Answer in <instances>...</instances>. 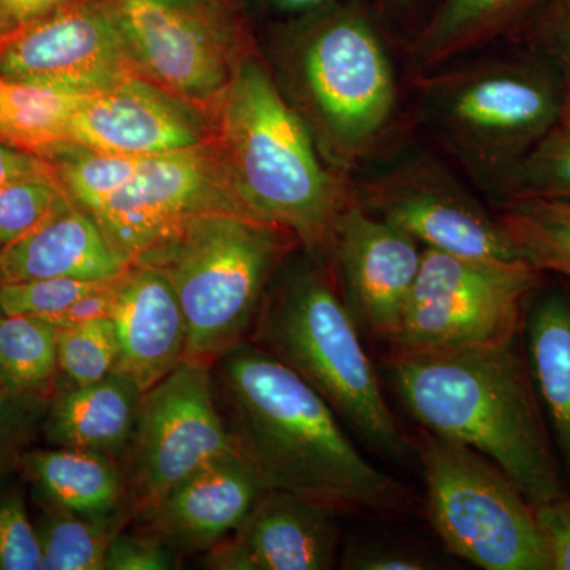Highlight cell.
<instances>
[{"label":"cell","mask_w":570,"mask_h":570,"mask_svg":"<svg viewBox=\"0 0 570 570\" xmlns=\"http://www.w3.org/2000/svg\"><path fill=\"white\" fill-rule=\"evenodd\" d=\"M542 272L527 261H487L423 247L422 265L392 346L453 351L519 335Z\"/></svg>","instance_id":"cell-8"},{"label":"cell","mask_w":570,"mask_h":570,"mask_svg":"<svg viewBox=\"0 0 570 570\" xmlns=\"http://www.w3.org/2000/svg\"><path fill=\"white\" fill-rule=\"evenodd\" d=\"M512 41L553 67L570 107V0H549Z\"/></svg>","instance_id":"cell-34"},{"label":"cell","mask_w":570,"mask_h":570,"mask_svg":"<svg viewBox=\"0 0 570 570\" xmlns=\"http://www.w3.org/2000/svg\"><path fill=\"white\" fill-rule=\"evenodd\" d=\"M20 464L45 504L104 520L110 519L121 502V474L104 453L43 450L20 456Z\"/></svg>","instance_id":"cell-24"},{"label":"cell","mask_w":570,"mask_h":570,"mask_svg":"<svg viewBox=\"0 0 570 570\" xmlns=\"http://www.w3.org/2000/svg\"><path fill=\"white\" fill-rule=\"evenodd\" d=\"M108 281L50 277L0 284V307L3 316L51 317L61 314L81 296L91 294Z\"/></svg>","instance_id":"cell-33"},{"label":"cell","mask_w":570,"mask_h":570,"mask_svg":"<svg viewBox=\"0 0 570 570\" xmlns=\"http://www.w3.org/2000/svg\"><path fill=\"white\" fill-rule=\"evenodd\" d=\"M390 382L423 430L475 450L532 504L568 493L523 337L453 351H393Z\"/></svg>","instance_id":"cell-2"},{"label":"cell","mask_w":570,"mask_h":570,"mask_svg":"<svg viewBox=\"0 0 570 570\" xmlns=\"http://www.w3.org/2000/svg\"><path fill=\"white\" fill-rule=\"evenodd\" d=\"M356 204L428 249L487 261H523L498 216L439 167L411 164L354 184Z\"/></svg>","instance_id":"cell-14"},{"label":"cell","mask_w":570,"mask_h":570,"mask_svg":"<svg viewBox=\"0 0 570 570\" xmlns=\"http://www.w3.org/2000/svg\"><path fill=\"white\" fill-rule=\"evenodd\" d=\"M523 261L570 281V223L508 200L497 214Z\"/></svg>","instance_id":"cell-30"},{"label":"cell","mask_w":570,"mask_h":570,"mask_svg":"<svg viewBox=\"0 0 570 570\" xmlns=\"http://www.w3.org/2000/svg\"><path fill=\"white\" fill-rule=\"evenodd\" d=\"M82 97L0 77V141L50 156L67 145L70 118Z\"/></svg>","instance_id":"cell-25"},{"label":"cell","mask_w":570,"mask_h":570,"mask_svg":"<svg viewBox=\"0 0 570 570\" xmlns=\"http://www.w3.org/2000/svg\"><path fill=\"white\" fill-rule=\"evenodd\" d=\"M549 0H442L412 47L422 70H433L482 50L501 39L513 40Z\"/></svg>","instance_id":"cell-23"},{"label":"cell","mask_w":570,"mask_h":570,"mask_svg":"<svg viewBox=\"0 0 570 570\" xmlns=\"http://www.w3.org/2000/svg\"><path fill=\"white\" fill-rule=\"evenodd\" d=\"M335 510L285 491L266 490L238 530L206 554L219 570H328L341 534Z\"/></svg>","instance_id":"cell-16"},{"label":"cell","mask_w":570,"mask_h":570,"mask_svg":"<svg viewBox=\"0 0 570 570\" xmlns=\"http://www.w3.org/2000/svg\"><path fill=\"white\" fill-rule=\"evenodd\" d=\"M118 360V340L111 317L59 328V371L73 387L94 384L111 374Z\"/></svg>","instance_id":"cell-31"},{"label":"cell","mask_w":570,"mask_h":570,"mask_svg":"<svg viewBox=\"0 0 570 570\" xmlns=\"http://www.w3.org/2000/svg\"><path fill=\"white\" fill-rule=\"evenodd\" d=\"M142 392L118 371L62 393L45 420V436L59 448L116 455L132 444Z\"/></svg>","instance_id":"cell-22"},{"label":"cell","mask_w":570,"mask_h":570,"mask_svg":"<svg viewBox=\"0 0 570 570\" xmlns=\"http://www.w3.org/2000/svg\"><path fill=\"white\" fill-rule=\"evenodd\" d=\"M118 279L119 276L108 281L107 284L91 292V294L81 296L61 314L43 318L50 321L58 328H70V326L86 324V322L97 321V318L110 317L112 305H115Z\"/></svg>","instance_id":"cell-40"},{"label":"cell","mask_w":570,"mask_h":570,"mask_svg":"<svg viewBox=\"0 0 570 570\" xmlns=\"http://www.w3.org/2000/svg\"><path fill=\"white\" fill-rule=\"evenodd\" d=\"M397 2L406 3V2H409V0H397Z\"/></svg>","instance_id":"cell-46"},{"label":"cell","mask_w":570,"mask_h":570,"mask_svg":"<svg viewBox=\"0 0 570 570\" xmlns=\"http://www.w3.org/2000/svg\"><path fill=\"white\" fill-rule=\"evenodd\" d=\"M213 387L209 363L186 358L142 393L132 439V482L142 508L153 510L195 471L238 450Z\"/></svg>","instance_id":"cell-10"},{"label":"cell","mask_w":570,"mask_h":570,"mask_svg":"<svg viewBox=\"0 0 570 570\" xmlns=\"http://www.w3.org/2000/svg\"><path fill=\"white\" fill-rule=\"evenodd\" d=\"M137 66L104 0H70L0 39V77L73 96L107 91Z\"/></svg>","instance_id":"cell-12"},{"label":"cell","mask_w":570,"mask_h":570,"mask_svg":"<svg viewBox=\"0 0 570 570\" xmlns=\"http://www.w3.org/2000/svg\"><path fill=\"white\" fill-rule=\"evenodd\" d=\"M520 204L530 206L535 212L549 214V216L558 217V219L568 220L570 223V198L564 200H515Z\"/></svg>","instance_id":"cell-43"},{"label":"cell","mask_w":570,"mask_h":570,"mask_svg":"<svg viewBox=\"0 0 570 570\" xmlns=\"http://www.w3.org/2000/svg\"><path fill=\"white\" fill-rule=\"evenodd\" d=\"M41 570H105L112 538L111 519L96 520L45 505L36 521Z\"/></svg>","instance_id":"cell-27"},{"label":"cell","mask_w":570,"mask_h":570,"mask_svg":"<svg viewBox=\"0 0 570 570\" xmlns=\"http://www.w3.org/2000/svg\"><path fill=\"white\" fill-rule=\"evenodd\" d=\"M135 61L165 88L208 99L232 80L230 0H104Z\"/></svg>","instance_id":"cell-13"},{"label":"cell","mask_w":570,"mask_h":570,"mask_svg":"<svg viewBox=\"0 0 570 570\" xmlns=\"http://www.w3.org/2000/svg\"><path fill=\"white\" fill-rule=\"evenodd\" d=\"M59 371V328L37 316L0 321V382L13 392L40 395Z\"/></svg>","instance_id":"cell-26"},{"label":"cell","mask_w":570,"mask_h":570,"mask_svg":"<svg viewBox=\"0 0 570 570\" xmlns=\"http://www.w3.org/2000/svg\"><path fill=\"white\" fill-rule=\"evenodd\" d=\"M524 354L570 489V294H532L521 324ZM570 491V490H569Z\"/></svg>","instance_id":"cell-21"},{"label":"cell","mask_w":570,"mask_h":570,"mask_svg":"<svg viewBox=\"0 0 570 570\" xmlns=\"http://www.w3.org/2000/svg\"><path fill=\"white\" fill-rule=\"evenodd\" d=\"M415 450L431 527L453 554L487 570H551L534 504L501 468L423 428Z\"/></svg>","instance_id":"cell-7"},{"label":"cell","mask_w":570,"mask_h":570,"mask_svg":"<svg viewBox=\"0 0 570 570\" xmlns=\"http://www.w3.org/2000/svg\"><path fill=\"white\" fill-rule=\"evenodd\" d=\"M299 66L333 160L355 165L381 140L396 107L395 75L376 28L362 11H336L309 33Z\"/></svg>","instance_id":"cell-9"},{"label":"cell","mask_w":570,"mask_h":570,"mask_svg":"<svg viewBox=\"0 0 570 570\" xmlns=\"http://www.w3.org/2000/svg\"><path fill=\"white\" fill-rule=\"evenodd\" d=\"M332 250L344 303L360 332L392 343L417 279L423 247L355 200L336 225Z\"/></svg>","instance_id":"cell-15"},{"label":"cell","mask_w":570,"mask_h":570,"mask_svg":"<svg viewBox=\"0 0 570 570\" xmlns=\"http://www.w3.org/2000/svg\"><path fill=\"white\" fill-rule=\"evenodd\" d=\"M110 317L118 340L115 371L132 379L142 393L186 360V317L159 269L130 265L116 284Z\"/></svg>","instance_id":"cell-18"},{"label":"cell","mask_w":570,"mask_h":570,"mask_svg":"<svg viewBox=\"0 0 570 570\" xmlns=\"http://www.w3.org/2000/svg\"><path fill=\"white\" fill-rule=\"evenodd\" d=\"M551 570H570V491L534 504Z\"/></svg>","instance_id":"cell-38"},{"label":"cell","mask_w":570,"mask_h":570,"mask_svg":"<svg viewBox=\"0 0 570 570\" xmlns=\"http://www.w3.org/2000/svg\"><path fill=\"white\" fill-rule=\"evenodd\" d=\"M508 200L570 198V107L519 164L497 179Z\"/></svg>","instance_id":"cell-28"},{"label":"cell","mask_w":570,"mask_h":570,"mask_svg":"<svg viewBox=\"0 0 570 570\" xmlns=\"http://www.w3.org/2000/svg\"><path fill=\"white\" fill-rule=\"evenodd\" d=\"M67 145L118 156L153 157L204 145L200 127L167 94L138 75L82 97Z\"/></svg>","instance_id":"cell-17"},{"label":"cell","mask_w":570,"mask_h":570,"mask_svg":"<svg viewBox=\"0 0 570 570\" xmlns=\"http://www.w3.org/2000/svg\"><path fill=\"white\" fill-rule=\"evenodd\" d=\"M2 317H3V311H2V307H0V321H2Z\"/></svg>","instance_id":"cell-45"},{"label":"cell","mask_w":570,"mask_h":570,"mask_svg":"<svg viewBox=\"0 0 570 570\" xmlns=\"http://www.w3.org/2000/svg\"><path fill=\"white\" fill-rule=\"evenodd\" d=\"M213 212L257 219L236 195L224 157L214 163L200 145L146 157L134 178L89 214L130 266L190 217Z\"/></svg>","instance_id":"cell-11"},{"label":"cell","mask_w":570,"mask_h":570,"mask_svg":"<svg viewBox=\"0 0 570 570\" xmlns=\"http://www.w3.org/2000/svg\"><path fill=\"white\" fill-rule=\"evenodd\" d=\"M127 268L96 219L69 195L29 234L0 247V284L50 277L108 281Z\"/></svg>","instance_id":"cell-20"},{"label":"cell","mask_w":570,"mask_h":570,"mask_svg":"<svg viewBox=\"0 0 570 570\" xmlns=\"http://www.w3.org/2000/svg\"><path fill=\"white\" fill-rule=\"evenodd\" d=\"M220 105V156L243 205L309 249H332L355 190L326 170L298 112L253 59L236 66Z\"/></svg>","instance_id":"cell-3"},{"label":"cell","mask_w":570,"mask_h":570,"mask_svg":"<svg viewBox=\"0 0 570 570\" xmlns=\"http://www.w3.org/2000/svg\"><path fill=\"white\" fill-rule=\"evenodd\" d=\"M70 0H0V11L18 26L47 17Z\"/></svg>","instance_id":"cell-42"},{"label":"cell","mask_w":570,"mask_h":570,"mask_svg":"<svg viewBox=\"0 0 570 570\" xmlns=\"http://www.w3.org/2000/svg\"><path fill=\"white\" fill-rule=\"evenodd\" d=\"M277 9L288 11V13H302V11L316 10L325 6L330 0H273Z\"/></svg>","instance_id":"cell-44"},{"label":"cell","mask_w":570,"mask_h":570,"mask_svg":"<svg viewBox=\"0 0 570 570\" xmlns=\"http://www.w3.org/2000/svg\"><path fill=\"white\" fill-rule=\"evenodd\" d=\"M358 325L328 277L303 272L262 313L258 341L324 397L371 449L407 463L414 445L396 422Z\"/></svg>","instance_id":"cell-4"},{"label":"cell","mask_w":570,"mask_h":570,"mask_svg":"<svg viewBox=\"0 0 570 570\" xmlns=\"http://www.w3.org/2000/svg\"><path fill=\"white\" fill-rule=\"evenodd\" d=\"M341 566L351 570H425L434 569V561L420 551L382 539H358L348 543L341 557Z\"/></svg>","instance_id":"cell-36"},{"label":"cell","mask_w":570,"mask_h":570,"mask_svg":"<svg viewBox=\"0 0 570 570\" xmlns=\"http://www.w3.org/2000/svg\"><path fill=\"white\" fill-rule=\"evenodd\" d=\"M266 485L242 452L228 453L176 485L151 512L154 530L184 550H212L249 515Z\"/></svg>","instance_id":"cell-19"},{"label":"cell","mask_w":570,"mask_h":570,"mask_svg":"<svg viewBox=\"0 0 570 570\" xmlns=\"http://www.w3.org/2000/svg\"><path fill=\"white\" fill-rule=\"evenodd\" d=\"M67 197L58 174L0 187V246L10 245L45 219Z\"/></svg>","instance_id":"cell-32"},{"label":"cell","mask_w":570,"mask_h":570,"mask_svg":"<svg viewBox=\"0 0 570 570\" xmlns=\"http://www.w3.org/2000/svg\"><path fill=\"white\" fill-rule=\"evenodd\" d=\"M0 570H41L36 524L14 485L0 487Z\"/></svg>","instance_id":"cell-35"},{"label":"cell","mask_w":570,"mask_h":570,"mask_svg":"<svg viewBox=\"0 0 570 570\" xmlns=\"http://www.w3.org/2000/svg\"><path fill=\"white\" fill-rule=\"evenodd\" d=\"M178 564L170 543L135 534H116L105 557V570H170Z\"/></svg>","instance_id":"cell-37"},{"label":"cell","mask_w":570,"mask_h":570,"mask_svg":"<svg viewBox=\"0 0 570 570\" xmlns=\"http://www.w3.org/2000/svg\"><path fill=\"white\" fill-rule=\"evenodd\" d=\"M428 121L450 149L497 181L561 118L566 92L534 52L438 67L417 78Z\"/></svg>","instance_id":"cell-6"},{"label":"cell","mask_w":570,"mask_h":570,"mask_svg":"<svg viewBox=\"0 0 570 570\" xmlns=\"http://www.w3.org/2000/svg\"><path fill=\"white\" fill-rule=\"evenodd\" d=\"M51 163L73 204L92 213L134 178L146 157L91 151L77 145L55 149Z\"/></svg>","instance_id":"cell-29"},{"label":"cell","mask_w":570,"mask_h":570,"mask_svg":"<svg viewBox=\"0 0 570 570\" xmlns=\"http://www.w3.org/2000/svg\"><path fill=\"white\" fill-rule=\"evenodd\" d=\"M217 381L239 452L268 490L335 512H404L403 483L355 448L316 390L264 347L239 343L217 358Z\"/></svg>","instance_id":"cell-1"},{"label":"cell","mask_w":570,"mask_h":570,"mask_svg":"<svg viewBox=\"0 0 570 570\" xmlns=\"http://www.w3.org/2000/svg\"><path fill=\"white\" fill-rule=\"evenodd\" d=\"M33 397L13 392L0 382V471L21 445L31 420Z\"/></svg>","instance_id":"cell-39"},{"label":"cell","mask_w":570,"mask_h":570,"mask_svg":"<svg viewBox=\"0 0 570 570\" xmlns=\"http://www.w3.org/2000/svg\"><path fill=\"white\" fill-rule=\"evenodd\" d=\"M281 232L243 214H197L135 262L170 281L186 317V358L212 362L243 343L284 253Z\"/></svg>","instance_id":"cell-5"},{"label":"cell","mask_w":570,"mask_h":570,"mask_svg":"<svg viewBox=\"0 0 570 570\" xmlns=\"http://www.w3.org/2000/svg\"><path fill=\"white\" fill-rule=\"evenodd\" d=\"M51 174L56 170L50 160L0 141V187Z\"/></svg>","instance_id":"cell-41"}]
</instances>
